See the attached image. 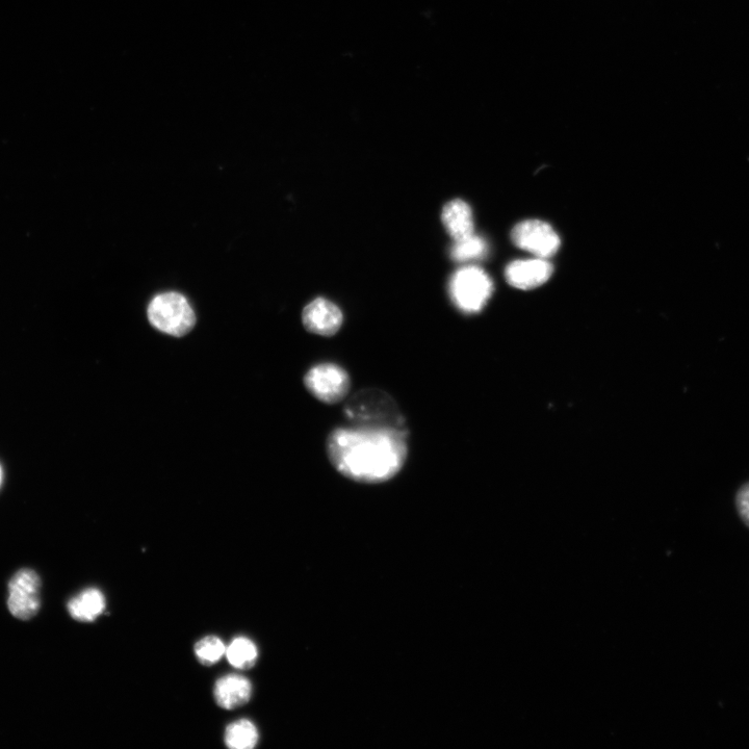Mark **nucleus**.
Returning <instances> with one entry per match:
<instances>
[{
    "mask_svg": "<svg viewBox=\"0 0 749 749\" xmlns=\"http://www.w3.org/2000/svg\"><path fill=\"white\" fill-rule=\"evenodd\" d=\"M408 430L353 426L334 429L327 437L326 452L335 470L358 483L379 484L392 480L408 456Z\"/></svg>",
    "mask_w": 749,
    "mask_h": 749,
    "instance_id": "1",
    "label": "nucleus"
},
{
    "mask_svg": "<svg viewBox=\"0 0 749 749\" xmlns=\"http://www.w3.org/2000/svg\"><path fill=\"white\" fill-rule=\"evenodd\" d=\"M344 415L353 426L408 430L395 399L377 389H367L354 394L344 406Z\"/></svg>",
    "mask_w": 749,
    "mask_h": 749,
    "instance_id": "2",
    "label": "nucleus"
},
{
    "mask_svg": "<svg viewBox=\"0 0 749 749\" xmlns=\"http://www.w3.org/2000/svg\"><path fill=\"white\" fill-rule=\"evenodd\" d=\"M147 315L153 327L175 338L184 337L196 324L192 306L178 293H164L154 297Z\"/></svg>",
    "mask_w": 749,
    "mask_h": 749,
    "instance_id": "3",
    "label": "nucleus"
},
{
    "mask_svg": "<svg viewBox=\"0 0 749 749\" xmlns=\"http://www.w3.org/2000/svg\"><path fill=\"white\" fill-rule=\"evenodd\" d=\"M492 293V279L478 267L462 268L450 281L451 299L466 314L482 311Z\"/></svg>",
    "mask_w": 749,
    "mask_h": 749,
    "instance_id": "4",
    "label": "nucleus"
},
{
    "mask_svg": "<svg viewBox=\"0 0 749 749\" xmlns=\"http://www.w3.org/2000/svg\"><path fill=\"white\" fill-rule=\"evenodd\" d=\"M304 385L317 400L331 405L342 402L348 396L351 380L342 367L325 363L308 370Z\"/></svg>",
    "mask_w": 749,
    "mask_h": 749,
    "instance_id": "5",
    "label": "nucleus"
},
{
    "mask_svg": "<svg viewBox=\"0 0 749 749\" xmlns=\"http://www.w3.org/2000/svg\"><path fill=\"white\" fill-rule=\"evenodd\" d=\"M511 239L516 247L544 260L555 255L560 247L557 232L550 224L539 220H528L516 225L511 231Z\"/></svg>",
    "mask_w": 749,
    "mask_h": 749,
    "instance_id": "6",
    "label": "nucleus"
},
{
    "mask_svg": "<svg viewBox=\"0 0 749 749\" xmlns=\"http://www.w3.org/2000/svg\"><path fill=\"white\" fill-rule=\"evenodd\" d=\"M41 581L32 570L18 572L9 584L8 606L10 612L21 621H29L40 609Z\"/></svg>",
    "mask_w": 749,
    "mask_h": 749,
    "instance_id": "7",
    "label": "nucleus"
},
{
    "mask_svg": "<svg viewBox=\"0 0 749 749\" xmlns=\"http://www.w3.org/2000/svg\"><path fill=\"white\" fill-rule=\"evenodd\" d=\"M343 313L338 305L317 298L309 303L302 313V322L307 331L322 337H332L343 325Z\"/></svg>",
    "mask_w": 749,
    "mask_h": 749,
    "instance_id": "8",
    "label": "nucleus"
},
{
    "mask_svg": "<svg viewBox=\"0 0 749 749\" xmlns=\"http://www.w3.org/2000/svg\"><path fill=\"white\" fill-rule=\"evenodd\" d=\"M553 266L544 258L516 261L505 272L510 286L520 290H532L546 283L553 274Z\"/></svg>",
    "mask_w": 749,
    "mask_h": 749,
    "instance_id": "9",
    "label": "nucleus"
},
{
    "mask_svg": "<svg viewBox=\"0 0 749 749\" xmlns=\"http://www.w3.org/2000/svg\"><path fill=\"white\" fill-rule=\"evenodd\" d=\"M252 695L251 682L240 675H227L220 678L214 688L217 705L225 710L241 708L249 703Z\"/></svg>",
    "mask_w": 749,
    "mask_h": 749,
    "instance_id": "10",
    "label": "nucleus"
},
{
    "mask_svg": "<svg viewBox=\"0 0 749 749\" xmlns=\"http://www.w3.org/2000/svg\"><path fill=\"white\" fill-rule=\"evenodd\" d=\"M442 221L455 242L475 235L471 206L461 199L452 200L444 206Z\"/></svg>",
    "mask_w": 749,
    "mask_h": 749,
    "instance_id": "11",
    "label": "nucleus"
},
{
    "mask_svg": "<svg viewBox=\"0 0 749 749\" xmlns=\"http://www.w3.org/2000/svg\"><path fill=\"white\" fill-rule=\"evenodd\" d=\"M106 606L103 593L99 589L89 588L68 603V611L75 621L92 623L105 611Z\"/></svg>",
    "mask_w": 749,
    "mask_h": 749,
    "instance_id": "12",
    "label": "nucleus"
},
{
    "mask_svg": "<svg viewBox=\"0 0 749 749\" xmlns=\"http://www.w3.org/2000/svg\"><path fill=\"white\" fill-rule=\"evenodd\" d=\"M224 739L230 749H252L260 740V734L252 721L240 719L227 727Z\"/></svg>",
    "mask_w": 749,
    "mask_h": 749,
    "instance_id": "13",
    "label": "nucleus"
},
{
    "mask_svg": "<svg viewBox=\"0 0 749 749\" xmlns=\"http://www.w3.org/2000/svg\"><path fill=\"white\" fill-rule=\"evenodd\" d=\"M225 655L232 666L247 670L256 664L258 650L255 643L249 638L238 637L230 642Z\"/></svg>",
    "mask_w": 749,
    "mask_h": 749,
    "instance_id": "14",
    "label": "nucleus"
},
{
    "mask_svg": "<svg viewBox=\"0 0 749 749\" xmlns=\"http://www.w3.org/2000/svg\"><path fill=\"white\" fill-rule=\"evenodd\" d=\"M194 652L202 665L213 666L224 657L226 647L219 637L206 636L196 643Z\"/></svg>",
    "mask_w": 749,
    "mask_h": 749,
    "instance_id": "15",
    "label": "nucleus"
},
{
    "mask_svg": "<svg viewBox=\"0 0 749 749\" xmlns=\"http://www.w3.org/2000/svg\"><path fill=\"white\" fill-rule=\"evenodd\" d=\"M487 252V245L483 239L475 235L456 241L451 249V257L456 262L479 260Z\"/></svg>",
    "mask_w": 749,
    "mask_h": 749,
    "instance_id": "16",
    "label": "nucleus"
},
{
    "mask_svg": "<svg viewBox=\"0 0 749 749\" xmlns=\"http://www.w3.org/2000/svg\"><path fill=\"white\" fill-rule=\"evenodd\" d=\"M736 507L740 519L749 528V482L739 488L736 495Z\"/></svg>",
    "mask_w": 749,
    "mask_h": 749,
    "instance_id": "17",
    "label": "nucleus"
},
{
    "mask_svg": "<svg viewBox=\"0 0 749 749\" xmlns=\"http://www.w3.org/2000/svg\"><path fill=\"white\" fill-rule=\"evenodd\" d=\"M3 481V471L2 468H0V484H2Z\"/></svg>",
    "mask_w": 749,
    "mask_h": 749,
    "instance_id": "18",
    "label": "nucleus"
}]
</instances>
